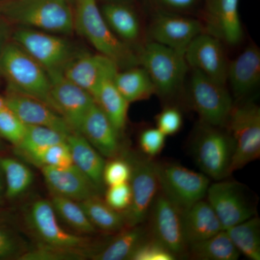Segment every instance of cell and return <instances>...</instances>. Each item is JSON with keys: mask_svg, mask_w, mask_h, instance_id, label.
<instances>
[{"mask_svg": "<svg viewBox=\"0 0 260 260\" xmlns=\"http://www.w3.org/2000/svg\"><path fill=\"white\" fill-rule=\"evenodd\" d=\"M20 246L13 233L0 225V259L11 257L18 254Z\"/></svg>", "mask_w": 260, "mask_h": 260, "instance_id": "43", "label": "cell"}, {"mask_svg": "<svg viewBox=\"0 0 260 260\" xmlns=\"http://www.w3.org/2000/svg\"><path fill=\"white\" fill-rule=\"evenodd\" d=\"M190 95L202 123L225 128L234 107L225 85L218 83L199 70L192 69Z\"/></svg>", "mask_w": 260, "mask_h": 260, "instance_id": "8", "label": "cell"}, {"mask_svg": "<svg viewBox=\"0 0 260 260\" xmlns=\"http://www.w3.org/2000/svg\"><path fill=\"white\" fill-rule=\"evenodd\" d=\"M225 129L234 143L231 174L260 157V109L252 103L233 107Z\"/></svg>", "mask_w": 260, "mask_h": 260, "instance_id": "5", "label": "cell"}, {"mask_svg": "<svg viewBox=\"0 0 260 260\" xmlns=\"http://www.w3.org/2000/svg\"><path fill=\"white\" fill-rule=\"evenodd\" d=\"M186 244L205 240L224 230L216 214L208 201L197 202L182 213Z\"/></svg>", "mask_w": 260, "mask_h": 260, "instance_id": "23", "label": "cell"}, {"mask_svg": "<svg viewBox=\"0 0 260 260\" xmlns=\"http://www.w3.org/2000/svg\"><path fill=\"white\" fill-rule=\"evenodd\" d=\"M259 81L260 51L255 46L251 45L229 63L227 82L234 96L240 99L251 93Z\"/></svg>", "mask_w": 260, "mask_h": 260, "instance_id": "22", "label": "cell"}, {"mask_svg": "<svg viewBox=\"0 0 260 260\" xmlns=\"http://www.w3.org/2000/svg\"><path fill=\"white\" fill-rule=\"evenodd\" d=\"M73 164L92 181L100 190L104 184L103 173L105 160L80 133H71L67 137Z\"/></svg>", "mask_w": 260, "mask_h": 260, "instance_id": "24", "label": "cell"}, {"mask_svg": "<svg viewBox=\"0 0 260 260\" xmlns=\"http://www.w3.org/2000/svg\"><path fill=\"white\" fill-rule=\"evenodd\" d=\"M8 32H9V30H8L7 24L0 22V54H1L5 44H7Z\"/></svg>", "mask_w": 260, "mask_h": 260, "instance_id": "45", "label": "cell"}, {"mask_svg": "<svg viewBox=\"0 0 260 260\" xmlns=\"http://www.w3.org/2000/svg\"><path fill=\"white\" fill-rule=\"evenodd\" d=\"M66 140V136L50 128L27 125L23 140L15 148L19 153L29 160L50 145Z\"/></svg>", "mask_w": 260, "mask_h": 260, "instance_id": "32", "label": "cell"}, {"mask_svg": "<svg viewBox=\"0 0 260 260\" xmlns=\"http://www.w3.org/2000/svg\"><path fill=\"white\" fill-rule=\"evenodd\" d=\"M80 249L52 247L41 244L35 250L28 251L20 256L23 260L80 259L85 256Z\"/></svg>", "mask_w": 260, "mask_h": 260, "instance_id": "37", "label": "cell"}, {"mask_svg": "<svg viewBox=\"0 0 260 260\" xmlns=\"http://www.w3.org/2000/svg\"><path fill=\"white\" fill-rule=\"evenodd\" d=\"M160 1L176 9H186L192 6L196 0H160Z\"/></svg>", "mask_w": 260, "mask_h": 260, "instance_id": "44", "label": "cell"}, {"mask_svg": "<svg viewBox=\"0 0 260 260\" xmlns=\"http://www.w3.org/2000/svg\"><path fill=\"white\" fill-rule=\"evenodd\" d=\"M159 188L182 211L204 199L209 177L173 162H155Z\"/></svg>", "mask_w": 260, "mask_h": 260, "instance_id": "7", "label": "cell"}, {"mask_svg": "<svg viewBox=\"0 0 260 260\" xmlns=\"http://www.w3.org/2000/svg\"><path fill=\"white\" fill-rule=\"evenodd\" d=\"M203 124L193 143V153L198 167L208 177L223 180L230 175L234 143L226 129Z\"/></svg>", "mask_w": 260, "mask_h": 260, "instance_id": "6", "label": "cell"}, {"mask_svg": "<svg viewBox=\"0 0 260 260\" xmlns=\"http://www.w3.org/2000/svg\"><path fill=\"white\" fill-rule=\"evenodd\" d=\"M80 205L94 226L101 230L115 232L126 227L123 213L113 209L99 196L84 200Z\"/></svg>", "mask_w": 260, "mask_h": 260, "instance_id": "31", "label": "cell"}, {"mask_svg": "<svg viewBox=\"0 0 260 260\" xmlns=\"http://www.w3.org/2000/svg\"><path fill=\"white\" fill-rule=\"evenodd\" d=\"M115 75L108 76L102 80L94 100L121 135L125 129L129 103L116 88L114 82Z\"/></svg>", "mask_w": 260, "mask_h": 260, "instance_id": "25", "label": "cell"}, {"mask_svg": "<svg viewBox=\"0 0 260 260\" xmlns=\"http://www.w3.org/2000/svg\"><path fill=\"white\" fill-rule=\"evenodd\" d=\"M116 88L128 102L147 100L156 94L151 78L143 67L118 71L114 77Z\"/></svg>", "mask_w": 260, "mask_h": 260, "instance_id": "27", "label": "cell"}, {"mask_svg": "<svg viewBox=\"0 0 260 260\" xmlns=\"http://www.w3.org/2000/svg\"><path fill=\"white\" fill-rule=\"evenodd\" d=\"M239 5V0H208V34L230 45L239 44L243 29Z\"/></svg>", "mask_w": 260, "mask_h": 260, "instance_id": "21", "label": "cell"}, {"mask_svg": "<svg viewBox=\"0 0 260 260\" xmlns=\"http://www.w3.org/2000/svg\"><path fill=\"white\" fill-rule=\"evenodd\" d=\"M80 133L103 156L113 158L119 155L120 135L96 103L87 113Z\"/></svg>", "mask_w": 260, "mask_h": 260, "instance_id": "20", "label": "cell"}, {"mask_svg": "<svg viewBox=\"0 0 260 260\" xmlns=\"http://www.w3.org/2000/svg\"><path fill=\"white\" fill-rule=\"evenodd\" d=\"M105 1H107L108 3H112V2H119L121 0H105Z\"/></svg>", "mask_w": 260, "mask_h": 260, "instance_id": "48", "label": "cell"}, {"mask_svg": "<svg viewBox=\"0 0 260 260\" xmlns=\"http://www.w3.org/2000/svg\"><path fill=\"white\" fill-rule=\"evenodd\" d=\"M26 126L7 106L0 112V135L15 147L23 140Z\"/></svg>", "mask_w": 260, "mask_h": 260, "instance_id": "36", "label": "cell"}, {"mask_svg": "<svg viewBox=\"0 0 260 260\" xmlns=\"http://www.w3.org/2000/svg\"><path fill=\"white\" fill-rule=\"evenodd\" d=\"M148 237L141 225L124 227L105 247L92 255L96 260L129 259L136 248Z\"/></svg>", "mask_w": 260, "mask_h": 260, "instance_id": "28", "label": "cell"}, {"mask_svg": "<svg viewBox=\"0 0 260 260\" xmlns=\"http://www.w3.org/2000/svg\"><path fill=\"white\" fill-rule=\"evenodd\" d=\"M51 83V95L56 111L73 129L80 133L87 113L95 104L86 90L65 78L62 72L48 73Z\"/></svg>", "mask_w": 260, "mask_h": 260, "instance_id": "13", "label": "cell"}, {"mask_svg": "<svg viewBox=\"0 0 260 260\" xmlns=\"http://www.w3.org/2000/svg\"><path fill=\"white\" fill-rule=\"evenodd\" d=\"M106 162L103 173V180L108 186L129 182L132 174V167L127 158H115Z\"/></svg>", "mask_w": 260, "mask_h": 260, "instance_id": "39", "label": "cell"}, {"mask_svg": "<svg viewBox=\"0 0 260 260\" xmlns=\"http://www.w3.org/2000/svg\"><path fill=\"white\" fill-rule=\"evenodd\" d=\"M27 220L42 244L52 247L77 249L86 245V238L66 232L59 225L51 201L38 200L29 207Z\"/></svg>", "mask_w": 260, "mask_h": 260, "instance_id": "14", "label": "cell"}, {"mask_svg": "<svg viewBox=\"0 0 260 260\" xmlns=\"http://www.w3.org/2000/svg\"><path fill=\"white\" fill-rule=\"evenodd\" d=\"M203 24L195 19L177 15L158 14L150 27L153 42L185 51L191 41L203 32Z\"/></svg>", "mask_w": 260, "mask_h": 260, "instance_id": "18", "label": "cell"}, {"mask_svg": "<svg viewBox=\"0 0 260 260\" xmlns=\"http://www.w3.org/2000/svg\"><path fill=\"white\" fill-rule=\"evenodd\" d=\"M177 256L164 244L152 237L145 238L136 248L131 260H174Z\"/></svg>", "mask_w": 260, "mask_h": 260, "instance_id": "38", "label": "cell"}, {"mask_svg": "<svg viewBox=\"0 0 260 260\" xmlns=\"http://www.w3.org/2000/svg\"><path fill=\"white\" fill-rule=\"evenodd\" d=\"M3 173H2L1 169H0V195H1L2 192L5 189L4 181H3Z\"/></svg>", "mask_w": 260, "mask_h": 260, "instance_id": "46", "label": "cell"}, {"mask_svg": "<svg viewBox=\"0 0 260 260\" xmlns=\"http://www.w3.org/2000/svg\"><path fill=\"white\" fill-rule=\"evenodd\" d=\"M119 68L112 59L102 54H86L74 56L62 73L67 79L95 96L104 78L115 75Z\"/></svg>", "mask_w": 260, "mask_h": 260, "instance_id": "17", "label": "cell"}, {"mask_svg": "<svg viewBox=\"0 0 260 260\" xmlns=\"http://www.w3.org/2000/svg\"><path fill=\"white\" fill-rule=\"evenodd\" d=\"M5 107H6V102H5V98L0 96V112Z\"/></svg>", "mask_w": 260, "mask_h": 260, "instance_id": "47", "label": "cell"}, {"mask_svg": "<svg viewBox=\"0 0 260 260\" xmlns=\"http://www.w3.org/2000/svg\"><path fill=\"white\" fill-rule=\"evenodd\" d=\"M166 143V136L158 128H148L139 137L140 149L149 158L159 155Z\"/></svg>", "mask_w": 260, "mask_h": 260, "instance_id": "40", "label": "cell"}, {"mask_svg": "<svg viewBox=\"0 0 260 260\" xmlns=\"http://www.w3.org/2000/svg\"><path fill=\"white\" fill-rule=\"evenodd\" d=\"M13 39L47 73L62 72L74 57L70 43L51 32L24 28L17 30Z\"/></svg>", "mask_w": 260, "mask_h": 260, "instance_id": "10", "label": "cell"}, {"mask_svg": "<svg viewBox=\"0 0 260 260\" xmlns=\"http://www.w3.org/2000/svg\"><path fill=\"white\" fill-rule=\"evenodd\" d=\"M101 11L108 25L121 40L129 44L139 39V18L130 7L119 2H112L104 5Z\"/></svg>", "mask_w": 260, "mask_h": 260, "instance_id": "26", "label": "cell"}, {"mask_svg": "<svg viewBox=\"0 0 260 260\" xmlns=\"http://www.w3.org/2000/svg\"><path fill=\"white\" fill-rule=\"evenodd\" d=\"M132 167L129 181L132 198L129 208L123 212L126 227L141 225L149 215L158 194L159 184L155 162L149 157L133 155L127 158Z\"/></svg>", "mask_w": 260, "mask_h": 260, "instance_id": "9", "label": "cell"}, {"mask_svg": "<svg viewBox=\"0 0 260 260\" xmlns=\"http://www.w3.org/2000/svg\"><path fill=\"white\" fill-rule=\"evenodd\" d=\"M184 54L154 42L145 44L138 53L140 66L146 70L160 96H174L182 87L189 68Z\"/></svg>", "mask_w": 260, "mask_h": 260, "instance_id": "4", "label": "cell"}, {"mask_svg": "<svg viewBox=\"0 0 260 260\" xmlns=\"http://www.w3.org/2000/svg\"><path fill=\"white\" fill-rule=\"evenodd\" d=\"M221 42L215 36L203 32L191 41L184 54L189 67L226 85L229 61Z\"/></svg>", "mask_w": 260, "mask_h": 260, "instance_id": "15", "label": "cell"}, {"mask_svg": "<svg viewBox=\"0 0 260 260\" xmlns=\"http://www.w3.org/2000/svg\"><path fill=\"white\" fill-rule=\"evenodd\" d=\"M0 169L5 177L8 198H18L31 185L34 174L23 162L11 158H0Z\"/></svg>", "mask_w": 260, "mask_h": 260, "instance_id": "33", "label": "cell"}, {"mask_svg": "<svg viewBox=\"0 0 260 260\" xmlns=\"http://www.w3.org/2000/svg\"><path fill=\"white\" fill-rule=\"evenodd\" d=\"M188 248L191 257L197 259L237 260L241 254L225 230L201 242L189 244Z\"/></svg>", "mask_w": 260, "mask_h": 260, "instance_id": "29", "label": "cell"}, {"mask_svg": "<svg viewBox=\"0 0 260 260\" xmlns=\"http://www.w3.org/2000/svg\"><path fill=\"white\" fill-rule=\"evenodd\" d=\"M10 21L54 34L75 30L74 13L68 0H11L3 8Z\"/></svg>", "mask_w": 260, "mask_h": 260, "instance_id": "3", "label": "cell"}, {"mask_svg": "<svg viewBox=\"0 0 260 260\" xmlns=\"http://www.w3.org/2000/svg\"><path fill=\"white\" fill-rule=\"evenodd\" d=\"M5 99L7 107L26 125L45 126L66 137L75 132L59 113L35 98L10 89Z\"/></svg>", "mask_w": 260, "mask_h": 260, "instance_id": "16", "label": "cell"}, {"mask_svg": "<svg viewBox=\"0 0 260 260\" xmlns=\"http://www.w3.org/2000/svg\"><path fill=\"white\" fill-rule=\"evenodd\" d=\"M183 211L160 191L150 210L153 237L176 256L185 254L188 249L182 219Z\"/></svg>", "mask_w": 260, "mask_h": 260, "instance_id": "12", "label": "cell"}, {"mask_svg": "<svg viewBox=\"0 0 260 260\" xmlns=\"http://www.w3.org/2000/svg\"><path fill=\"white\" fill-rule=\"evenodd\" d=\"M42 172L53 195L79 202L99 196L100 190L74 164L68 167H43Z\"/></svg>", "mask_w": 260, "mask_h": 260, "instance_id": "19", "label": "cell"}, {"mask_svg": "<svg viewBox=\"0 0 260 260\" xmlns=\"http://www.w3.org/2000/svg\"><path fill=\"white\" fill-rule=\"evenodd\" d=\"M156 125L166 137L177 134L183 125V117L180 111L177 108H165L156 116Z\"/></svg>", "mask_w": 260, "mask_h": 260, "instance_id": "41", "label": "cell"}, {"mask_svg": "<svg viewBox=\"0 0 260 260\" xmlns=\"http://www.w3.org/2000/svg\"><path fill=\"white\" fill-rule=\"evenodd\" d=\"M0 71L9 83L10 89L35 98L56 111L47 70L16 43H7L3 48Z\"/></svg>", "mask_w": 260, "mask_h": 260, "instance_id": "2", "label": "cell"}, {"mask_svg": "<svg viewBox=\"0 0 260 260\" xmlns=\"http://www.w3.org/2000/svg\"><path fill=\"white\" fill-rule=\"evenodd\" d=\"M51 203L56 215L76 232L84 234L96 232L82 207L77 204L75 200L53 195Z\"/></svg>", "mask_w": 260, "mask_h": 260, "instance_id": "34", "label": "cell"}, {"mask_svg": "<svg viewBox=\"0 0 260 260\" xmlns=\"http://www.w3.org/2000/svg\"><path fill=\"white\" fill-rule=\"evenodd\" d=\"M132 192L129 182L109 186L106 193V203L117 211H125L131 203Z\"/></svg>", "mask_w": 260, "mask_h": 260, "instance_id": "42", "label": "cell"}, {"mask_svg": "<svg viewBox=\"0 0 260 260\" xmlns=\"http://www.w3.org/2000/svg\"><path fill=\"white\" fill-rule=\"evenodd\" d=\"M206 196L224 230L256 215L245 187L237 181L220 180L210 184Z\"/></svg>", "mask_w": 260, "mask_h": 260, "instance_id": "11", "label": "cell"}, {"mask_svg": "<svg viewBox=\"0 0 260 260\" xmlns=\"http://www.w3.org/2000/svg\"><path fill=\"white\" fill-rule=\"evenodd\" d=\"M74 23L75 30L88 41L99 54L112 59L118 68L128 69L140 66L138 54L112 31L96 0H76Z\"/></svg>", "mask_w": 260, "mask_h": 260, "instance_id": "1", "label": "cell"}, {"mask_svg": "<svg viewBox=\"0 0 260 260\" xmlns=\"http://www.w3.org/2000/svg\"><path fill=\"white\" fill-rule=\"evenodd\" d=\"M225 231L240 254L251 260H260V220L257 216L254 215Z\"/></svg>", "mask_w": 260, "mask_h": 260, "instance_id": "30", "label": "cell"}, {"mask_svg": "<svg viewBox=\"0 0 260 260\" xmlns=\"http://www.w3.org/2000/svg\"><path fill=\"white\" fill-rule=\"evenodd\" d=\"M3 205V198H2L1 195H0V206Z\"/></svg>", "mask_w": 260, "mask_h": 260, "instance_id": "49", "label": "cell"}, {"mask_svg": "<svg viewBox=\"0 0 260 260\" xmlns=\"http://www.w3.org/2000/svg\"><path fill=\"white\" fill-rule=\"evenodd\" d=\"M28 160L41 169L43 167H68L73 164L67 140L50 145Z\"/></svg>", "mask_w": 260, "mask_h": 260, "instance_id": "35", "label": "cell"}]
</instances>
